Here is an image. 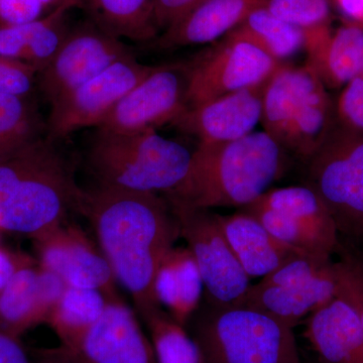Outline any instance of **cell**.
<instances>
[{
  "label": "cell",
  "instance_id": "1",
  "mask_svg": "<svg viewBox=\"0 0 363 363\" xmlns=\"http://www.w3.org/2000/svg\"><path fill=\"white\" fill-rule=\"evenodd\" d=\"M78 213L89 222L117 284L130 294L140 319L162 308L155 293L157 267L181 238L168 200L156 193L94 185L83 189Z\"/></svg>",
  "mask_w": 363,
  "mask_h": 363
},
{
  "label": "cell",
  "instance_id": "2",
  "mask_svg": "<svg viewBox=\"0 0 363 363\" xmlns=\"http://www.w3.org/2000/svg\"><path fill=\"white\" fill-rule=\"evenodd\" d=\"M289 155L264 130L253 131L231 142L199 143L187 175L162 196L175 206L242 209L283 177L290 161Z\"/></svg>",
  "mask_w": 363,
  "mask_h": 363
},
{
  "label": "cell",
  "instance_id": "3",
  "mask_svg": "<svg viewBox=\"0 0 363 363\" xmlns=\"http://www.w3.org/2000/svg\"><path fill=\"white\" fill-rule=\"evenodd\" d=\"M82 191L57 140L40 136L0 157V231L35 240L78 212Z\"/></svg>",
  "mask_w": 363,
  "mask_h": 363
},
{
  "label": "cell",
  "instance_id": "4",
  "mask_svg": "<svg viewBox=\"0 0 363 363\" xmlns=\"http://www.w3.org/2000/svg\"><path fill=\"white\" fill-rule=\"evenodd\" d=\"M192 155L157 130L117 133L97 128L87 164L95 185L162 195L187 175Z\"/></svg>",
  "mask_w": 363,
  "mask_h": 363
},
{
  "label": "cell",
  "instance_id": "5",
  "mask_svg": "<svg viewBox=\"0 0 363 363\" xmlns=\"http://www.w3.org/2000/svg\"><path fill=\"white\" fill-rule=\"evenodd\" d=\"M186 327L205 363H303L294 328L259 310L204 300Z\"/></svg>",
  "mask_w": 363,
  "mask_h": 363
},
{
  "label": "cell",
  "instance_id": "6",
  "mask_svg": "<svg viewBox=\"0 0 363 363\" xmlns=\"http://www.w3.org/2000/svg\"><path fill=\"white\" fill-rule=\"evenodd\" d=\"M308 162V186L321 197L346 241L363 240V133L334 124Z\"/></svg>",
  "mask_w": 363,
  "mask_h": 363
},
{
  "label": "cell",
  "instance_id": "7",
  "mask_svg": "<svg viewBox=\"0 0 363 363\" xmlns=\"http://www.w3.org/2000/svg\"><path fill=\"white\" fill-rule=\"evenodd\" d=\"M242 211L298 252L332 259L340 245L337 226L323 200L310 186L271 189Z\"/></svg>",
  "mask_w": 363,
  "mask_h": 363
},
{
  "label": "cell",
  "instance_id": "8",
  "mask_svg": "<svg viewBox=\"0 0 363 363\" xmlns=\"http://www.w3.org/2000/svg\"><path fill=\"white\" fill-rule=\"evenodd\" d=\"M281 65L252 43L228 33L189 64L188 107L264 84Z\"/></svg>",
  "mask_w": 363,
  "mask_h": 363
},
{
  "label": "cell",
  "instance_id": "9",
  "mask_svg": "<svg viewBox=\"0 0 363 363\" xmlns=\"http://www.w3.org/2000/svg\"><path fill=\"white\" fill-rule=\"evenodd\" d=\"M171 206L178 218L181 238L201 274L205 300L220 305L238 302L252 284L226 240L218 214L211 210Z\"/></svg>",
  "mask_w": 363,
  "mask_h": 363
},
{
  "label": "cell",
  "instance_id": "10",
  "mask_svg": "<svg viewBox=\"0 0 363 363\" xmlns=\"http://www.w3.org/2000/svg\"><path fill=\"white\" fill-rule=\"evenodd\" d=\"M155 67L145 65L135 56L119 60L87 82L51 104L47 135L63 140L86 128H98L105 117Z\"/></svg>",
  "mask_w": 363,
  "mask_h": 363
},
{
  "label": "cell",
  "instance_id": "11",
  "mask_svg": "<svg viewBox=\"0 0 363 363\" xmlns=\"http://www.w3.org/2000/svg\"><path fill=\"white\" fill-rule=\"evenodd\" d=\"M189 64L157 65L112 109L98 130L117 133L157 130L188 107Z\"/></svg>",
  "mask_w": 363,
  "mask_h": 363
},
{
  "label": "cell",
  "instance_id": "12",
  "mask_svg": "<svg viewBox=\"0 0 363 363\" xmlns=\"http://www.w3.org/2000/svg\"><path fill=\"white\" fill-rule=\"evenodd\" d=\"M131 56L135 55L123 40L89 21L72 26L58 54L38 75V86L51 104L112 64Z\"/></svg>",
  "mask_w": 363,
  "mask_h": 363
},
{
  "label": "cell",
  "instance_id": "13",
  "mask_svg": "<svg viewBox=\"0 0 363 363\" xmlns=\"http://www.w3.org/2000/svg\"><path fill=\"white\" fill-rule=\"evenodd\" d=\"M37 262L66 286L100 291L111 300L121 298L118 284L96 241L68 221L33 240Z\"/></svg>",
  "mask_w": 363,
  "mask_h": 363
},
{
  "label": "cell",
  "instance_id": "14",
  "mask_svg": "<svg viewBox=\"0 0 363 363\" xmlns=\"http://www.w3.org/2000/svg\"><path fill=\"white\" fill-rule=\"evenodd\" d=\"M140 321L123 298L111 300L104 315L72 351L84 363H157Z\"/></svg>",
  "mask_w": 363,
  "mask_h": 363
},
{
  "label": "cell",
  "instance_id": "15",
  "mask_svg": "<svg viewBox=\"0 0 363 363\" xmlns=\"http://www.w3.org/2000/svg\"><path fill=\"white\" fill-rule=\"evenodd\" d=\"M267 82L188 107L172 125L202 143L240 140L253 133L262 121Z\"/></svg>",
  "mask_w": 363,
  "mask_h": 363
},
{
  "label": "cell",
  "instance_id": "16",
  "mask_svg": "<svg viewBox=\"0 0 363 363\" xmlns=\"http://www.w3.org/2000/svg\"><path fill=\"white\" fill-rule=\"evenodd\" d=\"M65 288L56 274L28 257L0 293V330L21 337L33 327L47 323Z\"/></svg>",
  "mask_w": 363,
  "mask_h": 363
},
{
  "label": "cell",
  "instance_id": "17",
  "mask_svg": "<svg viewBox=\"0 0 363 363\" xmlns=\"http://www.w3.org/2000/svg\"><path fill=\"white\" fill-rule=\"evenodd\" d=\"M337 293L333 260L328 271L309 281L281 286L262 281L250 285L245 295L233 305L259 310L294 328Z\"/></svg>",
  "mask_w": 363,
  "mask_h": 363
},
{
  "label": "cell",
  "instance_id": "18",
  "mask_svg": "<svg viewBox=\"0 0 363 363\" xmlns=\"http://www.w3.org/2000/svg\"><path fill=\"white\" fill-rule=\"evenodd\" d=\"M306 320V337L321 363H363L362 322L344 296L337 293Z\"/></svg>",
  "mask_w": 363,
  "mask_h": 363
},
{
  "label": "cell",
  "instance_id": "19",
  "mask_svg": "<svg viewBox=\"0 0 363 363\" xmlns=\"http://www.w3.org/2000/svg\"><path fill=\"white\" fill-rule=\"evenodd\" d=\"M307 64L327 87H344L363 74V28L346 21L336 30H307Z\"/></svg>",
  "mask_w": 363,
  "mask_h": 363
},
{
  "label": "cell",
  "instance_id": "20",
  "mask_svg": "<svg viewBox=\"0 0 363 363\" xmlns=\"http://www.w3.org/2000/svg\"><path fill=\"white\" fill-rule=\"evenodd\" d=\"M267 0H204L156 38L161 50L205 45L222 39Z\"/></svg>",
  "mask_w": 363,
  "mask_h": 363
},
{
  "label": "cell",
  "instance_id": "21",
  "mask_svg": "<svg viewBox=\"0 0 363 363\" xmlns=\"http://www.w3.org/2000/svg\"><path fill=\"white\" fill-rule=\"evenodd\" d=\"M218 218L231 250L250 279L264 278L288 260L305 255L274 238L242 210L230 215L218 214Z\"/></svg>",
  "mask_w": 363,
  "mask_h": 363
},
{
  "label": "cell",
  "instance_id": "22",
  "mask_svg": "<svg viewBox=\"0 0 363 363\" xmlns=\"http://www.w3.org/2000/svg\"><path fill=\"white\" fill-rule=\"evenodd\" d=\"M75 7L64 6L30 23H0V56L23 62L38 72L44 70L58 54L72 26L69 13Z\"/></svg>",
  "mask_w": 363,
  "mask_h": 363
},
{
  "label": "cell",
  "instance_id": "23",
  "mask_svg": "<svg viewBox=\"0 0 363 363\" xmlns=\"http://www.w3.org/2000/svg\"><path fill=\"white\" fill-rule=\"evenodd\" d=\"M204 291L201 274L188 247L171 248L155 278V293L162 309L186 327L201 305Z\"/></svg>",
  "mask_w": 363,
  "mask_h": 363
},
{
  "label": "cell",
  "instance_id": "24",
  "mask_svg": "<svg viewBox=\"0 0 363 363\" xmlns=\"http://www.w3.org/2000/svg\"><path fill=\"white\" fill-rule=\"evenodd\" d=\"M322 83L307 63L301 67L281 64L264 87L260 121L264 130L281 145L294 114L306 97Z\"/></svg>",
  "mask_w": 363,
  "mask_h": 363
},
{
  "label": "cell",
  "instance_id": "25",
  "mask_svg": "<svg viewBox=\"0 0 363 363\" xmlns=\"http://www.w3.org/2000/svg\"><path fill=\"white\" fill-rule=\"evenodd\" d=\"M93 23L118 39L150 42L160 35L154 0H82Z\"/></svg>",
  "mask_w": 363,
  "mask_h": 363
},
{
  "label": "cell",
  "instance_id": "26",
  "mask_svg": "<svg viewBox=\"0 0 363 363\" xmlns=\"http://www.w3.org/2000/svg\"><path fill=\"white\" fill-rule=\"evenodd\" d=\"M111 298L100 291L66 286L47 323L62 346L74 350L104 315Z\"/></svg>",
  "mask_w": 363,
  "mask_h": 363
},
{
  "label": "cell",
  "instance_id": "27",
  "mask_svg": "<svg viewBox=\"0 0 363 363\" xmlns=\"http://www.w3.org/2000/svg\"><path fill=\"white\" fill-rule=\"evenodd\" d=\"M231 33L259 47L279 64L305 49V30L259 7Z\"/></svg>",
  "mask_w": 363,
  "mask_h": 363
},
{
  "label": "cell",
  "instance_id": "28",
  "mask_svg": "<svg viewBox=\"0 0 363 363\" xmlns=\"http://www.w3.org/2000/svg\"><path fill=\"white\" fill-rule=\"evenodd\" d=\"M157 363H205L200 348L185 326L160 308L143 317Z\"/></svg>",
  "mask_w": 363,
  "mask_h": 363
},
{
  "label": "cell",
  "instance_id": "29",
  "mask_svg": "<svg viewBox=\"0 0 363 363\" xmlns=\"http://www.w3.org/2000/svg\"><path fill=\"white\" fill-rule=\"evenodd\" d=\"M45 130L32 96L0 95V157L37 140Z\"/></svg>",
  "mask_w": 363,
  "mask_h": 363
},
{
  "label": "cell",
  "instance_id": "30",
  "mask_svg": "<svg viewBox=\"0 0 363 363\" xmlns=\"http://www.w3.org/2000/svg\"><path fill=\"white\" fill-rule=\"evenodd\" d=\"M334 260L338 293L344 296L357 310L363 328V250L354 242L340 240Z\"/></svg>",
  "mask_w": 363,
  "mask_h": 363
},
{
  "label": "cell",
  "instance_id": "31",
  "mask_svg": "<svg viewBox=\"0 0 363 363\" xmlns=\"http://www.w3.org/2000/svg\"><path fill=\"white\" fill-rule=\"evenodd\" d=\"M331 0H267L269 11L304 30L331 26Z\"/></svg>",
  "mask_w": 363,
  "mask_h": 363
},
{
  "label": "cell",
  "instance_id": "32",
  "mask_svg": "<svg viewBox=\"0 0 363 363\" xmlns=\"http://www.w3.org/2000/svg\"><path fill=\"white\" fill-rule=\"evenodd\" d=\"M64 6L82 7V0H0V23H30Z\"/></svg>",
  "mask_w": 363,
  "mask_h": 363
},
{
  "label": "cell",
  "instance_id": "33",
  "mask_svg": "<svg viewBox=\"0 0 363 363\" xmlns=\"http://www.w3.org/2000/svg\"><path fill=\"white\" fill-rule=\"evenodd\" d=\"M38 72L23 62L0 56V95L32 96Z\"/></svg>",
  "mask_w": 363,
  "mask_h": 363
},
{
  "label": "cell",
  "instance_id": "34",
  "mask_svg": "<svg viewBox=\"0 0 363 363\" xmlns=\"http://www.w3.org/2000/svg\"><path fill=\"white\" fill-rule=\"evenodd\" d=\"M335 113L339 124L363 133V74L344 86Z\"/></svg>",
  "mask_w": 363,
  "mask_h": 363
},
{
  "label": "cell",
  "instance_id": "35",
  "mask_svg": "<svg viewBox=\"0 0 363 363\" xmlns=\"http://www.w3.org/2000/svg\"><path fill=\"white\" fill-rule=\"evenodd\" d=\"M204 0H154L155 23L164 32Z\"/></svg>",
  "mask_w": 363,
  "mask_h": 363
},
{
  "label": "cell",
  "instance_id": "36",
  "mask_svg": "<svg viewBox=\"0 0 363 363\" xmlns=\"http://www.w3.org/2000/svg\"><path fill=\"white\" fill-rule=\"evenodd\" d=\"M0 363H33L20 337L0 330Z\"/></svg>",
  "mask_w": 363,
  "mask_h": 363
},
{
  "label": "cell",
  "instance_id": "37",
  "mask_svg": "<svg viewBox=\"0 0 363 363\" xmlns=\"http://www.w3.org/2000/svg\"><path fill=\"white\" fill-rule=\"evenodd\" d=\"M33 363H84L74 351L65 346L33 351Z\"/></svg>",
  "mask_w": 363,
  "mask_h": 363
},
{
  "label": "cell",
  "instance_id": "38",
  "mask_svg": "<svg viewBox=\"0 0 363 363\" xmlns=\"http://www.w3.org/2000/svg\"><path fill=\"white\" fill-rule=\"evenodd\" d=\"M28 257L25 253L13 252L0 248V293L13 272Z\"/></svg>",
  "mask_w": 363,
  "mask_h": 363
},
{
  "label": "cell",
  "instance_id": "39",
  "mask_svg": "<svg viewBox=\"0 0 363 363\" xmlns=\"http://www.w3.org/2000/svg\"><path fill=\"white\" fill-rule=\"evenodd\" d=\"M346 21L363 28V0H331Z\"/></svg>",
  "mask_w": 363,
  "mask_h": 363
}]
</instances>
